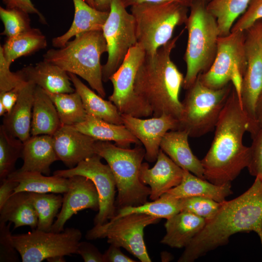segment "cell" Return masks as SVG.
I'll list each match as a JSON object with an SVG mask.
<instances>
[{
    "instance_id": "obj_16",
    "label": "cell",
    "mask_w": 262,
    "mask_h": 262,
    "mask_svg": "<svg viewBox=\"0 0 262 262\" xmlns=\"http://www.w3.org/2000/svg\"><path fill=\"white\" fill-rule=\"evenodd\" d=\"M121 115L123 124L144 146L145 158L148 162L156 161L165 134L179 129V120L166 114L147 119L130 115Z\"/></svg>"
},
{
    "instance_id": "obj_43",
    "label": "cell",
    "mask_w": 262,
    "mask_h": 262,
    "mask_svg": "<svg viewBox=\"0 0 262 262\" xmlns=\"http://www.w3.org/2000/svg\"><path fill=\"white\" fill-rule=\"evenodd\" d=\"M10 66L6 61L0 46V92L11 90L25 82L17 71L10 70Z\"/></svg>"
},
{
    "instance_id": "obj_15",
    "label": "cell",
    "mask_w": 262,
    "mask_h": 262,
    "mask_svg": "<svg viewBox=\"0 0 262 262\" xmlns=\"http://www.w3.org/2000/svg\"><path fill=\"white\" fill-rule=\"evenodd\" d=\"M246 68L243 77L239 98L251 126L256 124L255 107L262 91V19L245 31Z\"/></svg>"
},
{
    "instance_id": "obj_6",
    "label": "cell",
    "mask_w": 262,
    "mask_h": 262,
    "mask_svg": "<svg viewBox=\"0 0 262 262\" xmlns=\"http://www.w3.org/2000/svg\"><path fill=\"white\" fill-rule=\"evenodd\" d=\"M95 150L96 154L106 160L114 174L118 192L115 201L117 210L147 202L150 188L139 178L145 148L140 145L133 148H125L110 142L97 141Z\"/></svg>"
},
{
    "instance_id": "obj_21",
    "label": "cell",
    "mask_w": 262,
    "mask_h": 262,
    "mask_svg": "<svg viewBox=\"0 0 262 262\" xmlns=\"http://www.w3.org/2000/svg\"><path fill=\"white\" fill-rule=\"evenodd\" d=\"M17 72L25 82H32L46 91L52 93H71L75 91L71 86L68 73L44 60L35 66L24 67Z\"/></svg>"
},
{
    "instance_id": "obj_10",
    "label": "cell",
    "mask_w": 262,
    "mask_h": 262,
    "mask_svg": "<svg viewBox=\"0 0 262 262\" xmlns=\"http://www.w3.org/2000/svg\"><path fill=\"white\" fill-rule=\"evenodd\" d=\"M160 218L144 213H133L113 218L89 230L87 240L107 238V242L123 247L142 262H151L144 240L145 228L157 223Z\"/></svg>"
},
{
    "instance_id": "obj_40",
    "label": "cell",
    "mask_w": 262,
    "mask_h": 262,
    "mask_svg": "<svg viewBox=\"0 0 262 262\" xmlns=\"http://www.w3.org/2000/svg\"><path fill=\"white\" fill-rule=\"evenodd\" d=\"M251 136L252 142L247 168L251 176L262 179V125Z\"/></svg>"
},
{
    "instance_id": "obj_28",
    "label": "cell",
    "mask_w": 262,
    "mask_h": 262,
    "mask_svg": "<svg viewBox=\"0 0 262 262\" xmlns=\"http://www.w3.org/2000/svg\"><path fill=\"white\" fill-rule=\"evenodd\" d=\"M61 125L52 100L42 88L36 85L32 110L31 134L52 135Z\"/></svg>"
},
{
    "instance_id": "obj_27",
    "label": "cell",
    "mask_w": 262,
    "mask_h": 262,
    "mask_svg": "<svg viewBox=\"0 0 262 262\" xmlns=\"http://www.w3.org/2000/svg\"><path fill=\"white\" fill-rule=\"evenodd\" d=\"M231 188V183L222 185H215L184 170L183 178L180 184L166 193L178 199L200 196L221 203L232 194Z\"/></svg>"
},
{
    "instance_id": "obj_35",
    "label": "cell",
    "mask_w": 262,
    "mask_h": 262,
    "mask_svg": "<svg viewBox=\"0 0 262 262\" xmlns=\"http://www.w3.org/2000/svg\"><path fill=\"white\" fill-rule=\"evenodd\" d=\"M45 92L53 102L62 125L74 126L85 119L87 114L77 92L75 91L71 93Z\"/></svg>"
},
{
    "instance_id": "obj_51",
    "label": "cell",
    "mask_w": 262,
    "mask_h": 262,
    "mask_svg": "<svg viewBox=\"0 0 262 262\" xmlns=\"http://www.w3.org/2000/svg\"><path fill=\"white\" fill-rule=\"evenodd\" d=\"M95 9L104 12H109L111 0H93Z\"/></svg>"
},
{
    "instance_id": "obj_37",
    "label": "cell",
    "mask_w": 262,
    "mask_h": 262,
    "mask_svg": "<svg viewBox=\"0 0 262 262\" xmlns=\"http://www.w3.org/2000/svg\"><path fill=\"white\" fill-rule=\"evenodd\" d=\"M23 142L0 126V180L15 170L16 161L22 157Z\"/></svg>"
},
{
    "instance_id": "obj_31",
    "label": "cell",
    "mask_w": 262,
    "mask_h": 262,
    "mask_svg": "<svg viewBox=\"0 0 262 262\" xmlns=\"http://www.w3.org/2000/svg\"><path fill=\"white\" fill-rule=\"evenodd\" d=\"M13 223L14 229L29 226L35 229L38 216L27 192H14L0 208V222Z\"/></svg>"
},
{
    "instance_id": "obj_29",
    "label": "cell",
    "mask_w": 262,
    "mask_h": 262,
    "mask_svg": "<svg viewBox=\"0 0 262 262\" xmlns=\"http://www.w3.org/2000/svg\"><path fill=\"white\" fill-rule=\"evenodd\" d=\"M67 73L75 91L81 96L87 115L111 123L123 124L121 114L112 101L105 100L103 98L95 93L85 85L76 75Z\"/></svg>"
},
{
    "instance_id": "obj_19",
    "label": "cell",
    "mask_w": 262,
    "mask_h": 262,
    "mask_svg": "<svg viewBox=\"0 0 262 262\" xmlns=\"http://www.w3.org/2000/svg\"><path fill=\"white\" fill-rule=\"evenodd\" d=\"M183 173L184 169L160 149L156 163L153 167L149 168L147 163H142L139 178L143 184L150 186L151 193L149 197L154 200L179 185L182 180Z\"/></svg>"
},
{
    "instance_id": "obj_50",
    "label": "cell",
    "mask_w": 262,
    "mask_h": 262,
    "mask_svg": "<svg viewBox=\"0 0 262 262\" xmlns=\"http://www.w3.org/2000/svg\"><path fill=\"white\" fill-rule=\"evenodd\" d=\"M255 121L256 130L255 132L262 125V91L259 96L256 105Z\"/></svg>"
},
{
    "instance_id": "obj_14",
    "label": "cell",
    "mask_w": 262,
    "mask_h": 262,
    "mask_svg": "<svg viewBox=\"0 0 262 262\" xmlns=\"http://www.w3.org/2000/svg\"><path fill=\"white\" fill-rule=\"evenodd\" d=\"M102 158L95 154L80 162L71 168L57 170L53 175L69 178L75 175L84 176L95 184L99 197V210L94 219L95 225H101L116 214L115 195L116 185L114 174L109 165L101 162Z\"/></svg>"
},
{
    "instance_id": "obj_2",
    "label": "cell",
    "mask_w": 262,
    "mask_h": 262,
    "mask_svg": "<svg viewBox=\"0 0 262 262\" xmlns=\"http://www.w3.org/2000/svg\"><path fill=\"white\" fill-rule=\"evenodd\" d=\"M253 231L262 238V179L256 177L250 187L233 199L221 203L212 219L185 247L179 262H193L219 246L238 232Z\"/></svg>"
},
{
    "instance_id": "obj_42",
    "label": "cell",
    "mask_w": 262,
    "mask_h": 262,
    "mask_svg": "<svg viewBox=\"0 0 262 262\" xmlns=\"http://www.w3.org/2000/svg\"><path fill=\"white\" fill-rule=\"evenodd\" d=\"M260 19H262V0H251L245 12L233 24L231 32L245 31Z\"/></svg>"
},
{
    "instance_id": "obj_13",
    "label": "cell",
    "mask_w": 262,
    "mask_h": 262,
    "mask_svg": "<svg viewBox=\"0 0 262 262\" xmlns=\"http://www.w3.org/2000/svg\"><path fill=\"white\" fill-rule=\"evenodd\" d=\"M146 55L144 49L137 43L130 49L121 65L110 78L113 91L109 100L121 114L140 118L153 115L149 106L134 91L136 75Z\"/></svg>"
},
{
    "instance_id": "obj_3",
    "label": "cell",
    "mask_w": 262,
    "mask_h": 262,
    "mask_svg": "<svg viewBox=\"0 0 262 262\" xmlns=\"http://www.w3.org/2000/svg\"><path fill=\"white\" fill-rule=\"evenodd\" d=\"M183 30L153 54H147L137 72L134 91L151 109L153 116L163 114L180 120L182 112L180 93L184 77L172 61L171 54Z\"/></svg>"
},
{
    "instance_id": "obj_48",
    "label": "cell",
    "mask_w": 262,
    "mask_h": 262,
    "mask_svg": "<svg viewBox=\"0 0 262 262\" xmlns=\"http://www.w3.org/2000/svg\"><path fill=\"white\" fill-rule=\"evenodd\" d=\"M18 182L8 178L0 180V208L14 193Z\"/></svg>"
},
{
    "instance_id": "obj_30",
    "label": "cell",
    "mask_w": 262,
    "mask_h": 262,
    "mask_svg": "<svg viewBox=\"0 0 262 262\" xmlns=\"http://www.w3.org/2000/svg\"><path fill=\"white\" fill-rule=\"evenodd\" d=\"M8 178L18 182L14 192L64 194L69 186L68 178L56 175L47 176L38 172L15 170Z\"/></svg>"
},
{
    "instance_id": "obj_33",
    "label": "cell",
    "mask_w": 262,
    "mask_h": 262,
    "mask_svg": "<svg viewBox=\"0 0 262 262\" xmlns=\"http://www.w3.org/2000/svg\"><path fill=\"white\" fill-rule=\"evenodd\" d=\"M251 0H211L208 11L215 18L220 36L228 35L237 19L247 9Z\"/></svg>"
},
{
    "instance_id": "obj_5",
    "label": "cell",
    "mask_w": 262,
    "mask_h": 262,
    "mask_svg": "<svg viewBox=\"0 0 262 262\" xmlns=\"http://www.w3.org/2000/svg\"><path fill=\"white\" fill-rule=\"evenodd\" d=\"M189 8L190 14L185 23L188 32L184 56L186 72L183 88L185 90L213 65L220 36L216 20L207 10L206 3L195 0Z\"/></svg>"
},
{
    "instance_id": "obj_52",
    "label": "cell",
    "mask_w": 262,
    "mask_h": 262,
    "mask_svg": "<svg viewBox=\"0 0 262 262\" xmlns=\"http://www.w3.org/2000/svg\"><path fill=\"white\" fill-rule=\"evenodd\" d=\"M49 262H66L65 256H58L54 257L49 258L47 259Z\"/></svg>"
},
{
    "instance_id": "obj_54",
    "label": "cell",
    "mask_w": 262,
    "mask_h": 262,
    "mask_svg": "<svg viewBox=\"0 0 262 262\" xmlns=\"http://www.w3.org/2000/svg\"><path fill=\"white\" fill-rule=\"evenodd\" d=\"M202 0L207 4V3L209 2H210L211 0Z\"/></svg>"
},
{
    "instance_id": "obj_4",
    "label": "cell",
    "mask_w": 262,
    "mask_h": 262,
    "mask_svg": "<svg viewBox=\"0 0 262 262\" xmlns=\"http://www.w3.org/2000/svg\"><path fill=\"white\" fill-rule=\"evenodd\" d=\"M107 52L102 31L83 33L75 36L59 49H49L43 60L55 65L67 72L78 75L86 81L100 96L105 98L103 85L101 55Z\"/></svg>"
},
{
    "instance_id": "obj_36",
    "label": "cell",
    "mask_w": 262,
    "mask_h": 262,
    "mask_svg": "<svg viewBox=\"0 0 262 262\" xmlns=\"http://www.w3.org/2000/svg\"><path fill=\"white\" fill-rule=\"evenodd\" d=\"M30 200L38 216L36 229L50 231L54 219L62 207L63 197L60 194L29 192Z\"/></svg>"
},
{
    "instance_id": "obj_12",
    "label": "cell",
    "mask_w": 262,
    "mask_h": 262,
    "mask_svg": "<svg viewBox=\"0 0 262 262\" xmlns=\"http://www.w3.org/2000/svg\"><path fill=\"white\" fill-rule=\"evenodd\" d=\"M82 236L79 229L67 228L60 232L35 229L12 237L22 262H41L55 256L76 254Z\"/></svg>"
},
{
    "instance_id": "obj_7",
    "label": "cell",
    "mask_w": 262,
    "mask_h": 262,
    "mask_svg": "<svg viewBox=\"0 0 262 262\" xmlns=\"http://www.w3.org/2000/svg\"><path fill=\"white\" fill-rule=\"evenodd\" d=\"M189 7L176 1L143 3L130 7L137 43L153 54L172 38L175 28L185 23Z\"/></svg>"
},
{
    "instance_id": "obj_34",
    "label": "cell",
    "mask_w": 262,
    "mask_h": 262,
    "mask_svg": "<svg viewBox=\"0 0 262 262\" xmlns=\"http://www.w3.org/2000/svg\"><path fill=\"white\" fill-rule=\"evenodd\" d=\"M180 212V199L175 198L165 193L152 202L147 201L140 206L126 207L118 209L113 218L139 213L167 219Z\"/></svg>"
},
{
    "instance_id": "obj_41",
    "label": "cell",
    "mask_w": 262,
    "mask_h": 262,
    "mask_svg": "<svg viewBox=\"0 0 262 262\" xmlns=\"http://www.w3.org/2000/svg\"><path fill=\"white\" fill-rule=\"evenodd\" d=\"M6 223L0 222V262H19L18 252L14 245L10 231L12 223Z\"/></svg>"
},
{
    "instance_id": "obj_38",
    "label": "cell",
    "mask_w": 262,
    "mask_h": 262,
    "mask_svg": "<svg viewBox=\"0 0 262 262\" xmlns=\"http://www.w3.org/2000/svg\"><path fill=\"white\" fill-rule=\"evenodd\" d=\"M28 15L17 8H4L0 6V18L4 27L0 34L10 38L31 28Z\"/></svg>"
},
{
    "instance_id": "obj_22",
    "label": "cell",
    "mask_w": 262,
    "mask_h": 262,
    "mask_svg": "<svg viewBox=\"0 0 262 262\" xmlns=\"http://www.w3.org/2000/svg\"><path fill=\"white\" fill-rule=\"evenodd\" d=\"M21 158L23 164L18 169L19 171L49 175L50 165L59 160L54 147L52 136L42 134L30 136L23 142Z\"/></svg>"
},
{
    "instance_id": "obj_53",
    "label": "cell",
    "mask_w": 262,
    "mask_h": 262,
    "mask_svg": "<svg viewBox=\"0 0 262 262\" xmlns=\"http://www.w3.org/2000/svg\"><path fill=\"white\" fill-rule=\"evenodd\" d=\"M86 2H87L91 6L95 8L94 3L93 0H84Z\"/></svg>"
},
{
    "instance_id": "obj_45",
    "label": "cell",
    "mask_w": 262,
    "mask_h": 262,
    "mask_svg": "<svg viewBox=\"0 0 262 262\" xmlns=\"http://www.w3.org/2000/svg\"><path fill=\"white\" fill-rule=\"evenodd\" d=\"M6 8H17L28 14H35L39 17L40 22L47 24L45 18L35 7L31 0H2Z\"/></svg>"
},
{
    "instance_id": "obj_11",
    "label": "cell",
    "mask_w": 262,
    "mask_h": 262,
    "mask_svg": "<svg viewBox=\"0 0 262 262\" xmlns=\"http://www.w3.org/2000/svg\"><path fill=\"white\" fill-rule=\"evenodd\" d=\"M102 31L108 53L106 63L102 66V80L107 82L130 49L137 43L134 17L127 11L122 0H111L109 15Z\"/></svg>"
},
{
    "instance_id": "obj_8",
    "label": "cell",
    "mask_w": 262,
    "mask_h": 262,
    "mask_svg": "<svg viewBox=\"0 0 262 262\" xmlns=\"http://www.w3.org/2000/svg\"><path fill=\"white\" fill-rule=\"evenodd\" d=\"M231 83L218 89L210 88L197 78L186 90L182 103L179 130L192 137L202 136L214 129L232 88Z\"/></svg>"
},
{
    "instance_id": "obj_46",
    "label": "cell",
    "mask_w": 262,
    "mask_h": 262,
    "mask_svg": "<svg viewBox=\"0 0 262 262\" xmlns=\"http://www.w3.org/2000/svg\"><path fill=\"white\" fill-rule=\"evenodd\" d=\"M103 262H135L134 260L122 252L120 247L110 245L103 254Z\"/></svg>"
},
{
    "instance_id": "obj_20",
    "label": "cell",
    "mask_w": 262,
    "mask_h": 262,
    "mask_svg": "<svg viewBox=\"0 0 262 262\" xmlns=\"http://www.w3.org/2000/svg\"><path fill=\"white\" fill-rule=\"evenodd\" d=\"M36 85L25 82L21 86L17 100L11 111L4 116L2 125L7 131L23 142L30 137L32 110Z\"/></svg>"
},
{
    "instance_id": "obj_17",
    "label": "cell",
    "mask_w": 262,
    "mask_h": 262,
    "mask_svg": "<svg viewBox=\"0 0 262 262\" xmlns=\"http://www.w3.org/2000/svg\"><path fill=\"white\" fill-rule=\"evenodd\" d=\"M69 186L64 193L61 210L52 225L51 231H63L66 222L79 211L90 209L99 210V197L96 187L89 179L75 175L69 178Z\"/></svg>"
},
{
    "instance_id": "obj_39",
    "label": "cell",
    "mask_w": 262,
    "mask_h": 262,
    "mask_svg": "<svg viewBox=\"0 0 262 262\" xmlns=\"http://www.w3.org/2000/svg\"><path fill=\"white\" fill-rule=\"evenodd\" d=\"M180 204L181 212L192 213L206 220L213 218L221 206L220 202L200 196L180 198Z\"/></svg>"
},
{
    "instance_id": "obj_26",
    "label": "cell",
    "mask_w": 262,
    "mask_h": 262,
    "mask_svg": "<svg viewBox=\"0 0 262 262\" xmlns=\"http://www.w3.org/2000/svg\"><path fill=\"white\" fill-rule=\"evenodd\" d=\"M204 218L186 212H180L167 219L164 224L166 234L161 243L173 248L186 247L203 228Z\"/></svg>"
},
{
    "instance_id": "obj_49",
    "label": "cell",
    "mask_w": 262,
    "mask_h": 262,
    "mask_svg": "<svg viewBox=\"0 0 262 262\" xmlns=\"http://www.w3.org/2000/svg\"><path fill=\"white\" fill-rule=\"evenodd\" d=\"M195 0H122L124 6L131 7L134 5L148 3H162L168 1H176L190 7Z\"/></svg>"
},
{
    "instance_id": "obj_18",
    "label": "cell",
    "mask_w": 262,
    "mask_h": 262,
    "mask_svg": "<svg viewBox=\"0 0 262 262\" xmlns=\"http://www.w3.org/2000/svg\"><path fill=\"white\" fill-rule=\"evenodd\" d=\"M52 136L59 160L69 168L96 154L97 140L80 131L73 126L61 125Z\"/></svg>"
},
{
    "instance_id": "obj_1",
    "label": "cell",
    "mask_w": 262,
    "mask_h": 262,
    "mask_svg": "<svg viewBox=\"0 0 262 262\" xmlns=\"http://www.w3.org/2000/svg\"><path fill=\"white\" fill-rule=\"evenodd\" d=\"M249 119L233 86L214 128L211 147L201 160L204 179L217 185L231 183L247 167L250 147L243 138L248 131Z\"/></svg>"
},
{
    "instance_id": "obj_25",
    "label": "cell",
    "mask_w": 262,
    "mask_h": 262,
    "mask_svg": "<svg viewBox=\"0 0 262 262\" xmlns=\"http://www.w3.org/2000/svg\"><path fill=\"white\" fill-rule=\"evenodd\" d=\"M80 131L97 141H114L115 145L130 148L132 144L140 145V142L124 124H115L87 115L82 122L73 126Z\"/></svg>"
},
{
    "instance_id": "obj_9",
    "label": "cell",
    "mask_w": 262,
    "mask_h": 262,
    "mask_svg": "<svg viewBox=\"0 0 262 262\" xmlns=\"http://www.w3.org/2000/svg\"><path fill=\"white\" fill-rule=\"evenodd\" d=\"M245 41V31L219 36L214 61L207 72L198 75L200 82L213 89H221L231 83L239 97L246 68Z\"/></svg>"
},
{
    "instance_id": "obj_24",
    "label": "cell",
    "mask_w": 262,
    "mask_h": 262,
    "mask_svg": "<svg viewBox=\"0 0 262 262\" xmlns=\"http://www.w3.org/2000/svg\"><path fill=\"white\" fill-rule=\"evenodd\" d=\"M74 6L73 22L66 32L52 40V45L60 48L73 36L85 32L102 31L109 12L98 10L84 0H72Z\"/></svg>"
},
{
    "instance_id": "obj_44",
    "label": "cell",
    "mask_w": 262,
    "mask_h": 262,
    "mask_svg": "<svg viewBox=\"0 0 262 262\" xmlns=\"http://www.w3.org/2000/svg\"><path fill=\"white\" fill-rule=\"evenodd\" d=\"M76 254L81 256L85 262H103V254L89 242H80Z\"/></svg>"
},
{
    "instance_id": "obj_32",
    "label": "cell",
    "mask_w": 262,
    "mask_h": 262,
    "mask_svg": "<svg viewBox=\"0 0 262 262\" xmlns=\"http://www.w3.org/2000/svg\"><path fill=\"white\" fill-rule=\"evenodd\" d=\"M6 61L10 65L16 59L32 54L46 48V36L37 28L28 30L16 36L7 38L3 46H0Z\"/></svg>"
},
{
    "instance_id": "obj_23",
    "label": "cell",
    "mask_w": 262,
    "mask_h": 262,
    "mask_svg": "<svg viewBox=\"0 0 262 262\" xmlns=\"http://www.w3.org/2000/svg\"><path fill=\"white\" fill-rule=\"evenodd\" d=\"M188 137L189 133L185 130L170 131L163 138L160 149L181 168L205 179L201 160L193 153Z\"/></svg>"
},
{
    "instance_id": "obj_47",
    "label": "cell",
    "mask_w": 262,
    "mask_h": 262,
    "mask_svg": "<svg viewBox=\"0 0 262 262\" xmlns=\"http://www.w3.org/2000/svg\"><path fill=\"white\" fill-rule=\"evenodd\" d=\"M22 84L11 90L0 92V102L4 106L6 113H9L11 111L16 102L19 89Z\"/></svg>"
}]
</instances>
